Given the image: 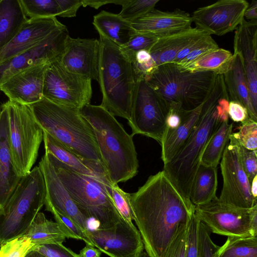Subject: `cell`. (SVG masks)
Here are the masks:
<instances>
[{
  "mask_svg": "<svg viewBox=\"0 0 257 257\" xmlns=\"http://www.w3.org/2000/svg\"><path fill=\"white\" fill-rule=\"evenodd\" d=\"M50 62H43L23 69L0 85L10 100L30 105L43 97L45 71Z\"/></svg>",
  "mask_w": 257,
  "mask_h": 257,
  "instance_id": "18",
  "label": "cell"
},
{
  "mask_svg": "<svg viewBox=\"0 0 257 257\" xmlns=\"http://www.w3.org/2000/svg\"><path fill=\"white\" fill-rule=\"evenodd\" d=\"M31 238L36 247L39 245L63 243L66 238H72L57 222L46 218L39 212L26 232L23 235Z\"/></svg>",
  "mask_w": 257,
  "mask_h": 257,
  "instance_id": "30",
  "label": "cell"
},
{
  "mask_svg": "<svg viewBox=\"0 0 257 257\" xmlns=\"http://www.w3.org/2000/svg\"><path fill=\"white\" fill-rule=\"evenodd\" d=\"M233 48L241 57L251 102L257 112V20L244 19L235 30Z\"/></svg>",
  "mask_w": 257,
  "mask_h": 257,
  "instance_id": "20",
  "label": "cell"
},
{
  "mask_svg": "<svg viewBox=\"0 0 257 257\" xmlns=\"http://www.w3.org/2000/svg\"><path fill=\"white\" fill-rule=\"evenodd\" d=\"M101 253L99 249L86 244V246L80 251L79 254L81 257H100Z\"/></svg>",
  "mask_w": 257,
  "mask_h": 257,
  "instance_id": "50",
  "label": "cell"
},
{
  "mask_svg": "<svg viewBox=\"0 0 257 257\" xmlns=\"http://www.w3.org/2000/svg\"><path fill=\"white\" fill-rule=\"evenodd\" d=\"M0 247V257H25L36 245L30 238L23 235L5 242Z\"/></svg>",
  "mask_w": 257,
  "mask_h": 257,
  "instance_id": "38",
  "label": "cell"
},
{
  "mask_svg": "<svg viewBox=\"0 0 257 257\" xmlns=\"http://www.w3.org/2000/svg\"><path fill=\"white\" fill-rule=\"evenodd\" d=\"M34 249L47 257H81L79 254L65 247L62 243L39 245Z\"/></svg>",
  "mask_w": 257,
  "mask_h": 257,
  "instance_id": "47",
  "label": "cell"
},
{
  "mask_svg": "<svg viewBox=\"0 0 257 257\" xmlns=\"http://www.w3.org/2000/svg\"><path fill=\"white\" fill-rule=\"evenodd\" d=\"M25 257H47L38 251L33 249L29 251Z\"/></svg>",
  "mask_w": 257,
  "mask_h": 257,
  "instance_id": "55",
  "label": "cell"
},
{
  "mask_svg": "<svg viewBox=\"0 0 257 257\" xmlns=\"http://www.w3.org/2000/svg\"><path fill=\"white\" fill-rule=\"evenodd\" d=\"M46 186V210L54 209L68 217L85 231L89 230L88 219L79 210L58 176L46 154L39 163Z\"/></svg>",
  "mask_w": 257,
  "mask_h": 257,
  "instance_id": "17",
  "label": "cell"
},
{
  "mask_svg": "<svg viewBox=\"0 0 257 257\" xmlns=\"http://www.w3.org/2000/svg\"><path fill=\"white\" fill-rule=\"evenodd\" d=\"M69 37L68 29L63 25L36 46L0 63V85L14 74L31 66L60 59Z\"/></svg>",
  "mask_w": 257,
  "mask_h": 257,
  "instance_id": "14",
  "label": "cell"
},
{
  "mask_svg": "<svg viewBox=\"0 0 257 257\" xmlns=\"http://www.w3.org/2000/svg\"><path fill=\"white\" fill-rule=\"evenodd\" d=\"M216 76L209 71H183L174 64L166 63L158 66L145 79L168 111L174 103L181 104L186 110L200 105L210 92Z\"/></svg>",
  "mask_w": 257,
  "mask_h": 257,
  "instance_id": "7",
  "label": "cell"
},
{
  "mask_svg": "<svg viewBox=\"0 0 257 257\" xmlns=\"http://www.w3.org/2000/svg\"><path fill=\"white\" fill-rule=\"evenodd\" d=\"M90 124L101 157V163L112 184L125 182L138 172L139 161L133 137L100 105L90 103L80 110Z\"/></svg>",
  "mask_w": 257,
  "mask_h": 257,
  "instance_id": "3",
  "label": "cell"
},
{
  "mask_svg": "<svg viewBox=\"0 0 257 257\" xmlns=\"http://www.w3.org/2000/svg\"><path fill=\"white\" fill-rule=\"evenodd\" d=\"M217 167L199 166L196 173L190 200L194 206L206 204L217 197Z\"/></svg>",
  "mask_w": 257,
  "mask_h": 257,
  "instance_id": "31",
  "label": "cell"
},
{
  "mask_svg": "<svg viewBox=\"0 0 257 257\" xmlns=\"http://www.w3.org/2000/svg\"><path fill=\"white\" fill-rule=\"evenodd\" d=\"M248 5L245 0H219L197 9L191 17L196 28L221 36L236 29Z\"/></svg>",
  "mask_w": 257,
  "mask_h": 257,
  "instance_id": "15",
  "label": "cell"
},
{
  "mask_svg": "<svg viewBox=\"0 0 257 257\" xmlns=\"http://www.w3.org/2000/svg\"><path fill=\"white\" fill-rule=\"evenodd\" d=\"M109 194L121 218L128 223H133L134 216L131 206V194L123 191L117 184H111Z\"/></svg>",
  "mask_w": 257,
  "mask_h": 257,
  "instance_id": "40",
  "label": "cell"
},
{
  "mask_svg": "<svg viewBox=\"0 0 257 257\" xmlns=\"http://www.w3.org/2000/svg\"><path fill=\"white\" fill-rule=\"evenodd\" d=\"M45 154L79 210L88 219L97 221L98 228H110L122 219L109 194L111 186L79 174L50 153Z\"/></svg>",
  "mask_w": 257,
  "mask_h": 257,
  "instance_id": "6",
  "label": "cell"
},
{
  "mask_svg": "<svg viewBox=\"0 0 257 257\" xmlns=\"http://www.w3.org/2000/svg\"><path fill=\"white\" fill-rule=\"evenodd\" d=\"M45 152L54 156L77 173L98 179L110 186L105 170L100 163L86 160L76 155L43 131Z\"/></svg>",
  "mask_w": 257,
  "mask_h": 257,
  "instance_id": "24",
  "label": "cell"
},
{
  "mask_svg": "<svg viewBox=\"0 0 257 257\" xmlns=\"http://www.w3.org/2000/svg\"><path fill=\"white\" fill-rule=\"evenodd\" d=\"M48 211L53 214L56 222L71 235L72 238L82 240L86 244L94 246L87 234L86 231L81 228L71 219L54 209H50Z\"/></svg>",
  "mask_w": 257,
  "mask_h": 257,
  "instance_id": "42",
  "label": "cell"
},
{
  "mask_svg": "<svg viewBox=\"0 0 257 257\" xmlns=\"http://www.w3.org/2000/svg\"><path fill=\"white\" fill-rule=\"evenodd\" d=\"M223 77L229 101H236L242 105L247 109L249 117L257 121V112L251 102L242 59L237 51L234 50L229 68Z\"/></svg>",
  "mask_w": 257,
  "mask_h": 257,
  "instance_id": "25",
  "label": "cell"
},
{
  "mask_svg": "<svg viewBox=\"0 0 257 257\" xmlns=\"http://www.w3.org/2000/svg\"><path fill=\"white\" fill-rule=\"evenodd\" d=\"M93 24L99 35H103L120 47L136 33L131 23L118 14L102 11L93 17Z\"/></svg>",
  "mask_w": 257,
  "mask_h": 257,
  "instance_id": "28",
  "label": "cell"
},
{
  "mask_svg": "<svg viewBox=\"0 0 257 257\" xmlns=\"http://www.w3.org/2000/svg\"><path fill=\"white\" fill-rule=\"evenodd\" d=\"M223 179L218 198L223 203L251 208L257 204L250 192V184L242 168L237 142L230 135L220 163Z\"/></svg>",
  "mask_w": 257,
  "mask_h": 257,
  "instance_id": "13",
  "label": "cell"
},
{
  "mask_svg": "<svg viewBox=\"0 0 257 257\" xmlns=\"http://www.w3.org/2000/svg\"><path fill=\"white\" fill-rule=\"evenodd\" d=\"M28 19L20 0L0 1V49L12 41Z\"/></svg>",
  "mask_w": 257,
  "mask_h": 257,
  "instance_id": "29",
  "label": "cell"
},
{
  "mask_svg": "<svg viewBox=\"0 0 257 257\" xmlns=\"http://www.w3.org/2000/svg\"><path fill=\"white\" fill-rule=\"evenodd\" d=\"M219 48L217 44L211 37L207 35L199 39L194 49L180 62L174 64L180 68L184 66L205 54ZM173 64V63H172Z\"/></svg>",
  "mask_w": 257,
  "mask_h": 257,
  "instance_id": "41",
  "label": "cell"
},
{
  "mask_svg": "<svg viewBox=\"0 0 257 257\" xmlns=\"http://www.w3.org/2000/svg\"><path fill=\"white\" fill-rule=\"evenodd\" d=\"M222 121L211 137L202 154L201 164L217 167L232 133L233 123Z\"/></svg>",
  "mask_w": 257,
  "mask_h": 257,
  "instance_id": "33",
  "label": "cell"
},
{
  "mask_svg": "<svg viewBox=\"0 0 257 257\" xmlns=\"http://www.w3.org/2000/svg\"><path fill=\"white\" fill-rule=\"evenodd\" d=\"M159 0H124L118 15L131 23L154 9Z\"/></svg>",
  "mask_w": 257,
  "mask_h": 257,
  "instance_id": "36",
  "label": "cell"
},
{
  "mask_svg": "<svg viewBox=\"0 0 257 257\" xmlns=\"http://www.w3.org/2000/svg\"><path fill=\"white\" fill-rule=\"evenodd\" d=\"M192 22L190 14L179 9L165 12L154 9L131 24L136 33L160 38L189 29Z\"/></svg>",
  "mask_w": 257,
  "mask_h": 257,
  "instance_id": "21",
  "label": "cell"
},
{
  "mask_svg": "<svg viewBox=\"0 0 257 257\" xmlns=\"http://www.w3.org/2000/svg\"><path fill=\"white\" fill-rule=\"evenodd\" d=\"M203 103L193 110H187L177 127L164 132L160 144L164 164L170 161L188 140L199 120Z\"/></svg>",
  "mask_w": 257,
  "mask_h": 257,
  "instance_id": "27",
  "label": "cell"
},
{
  "mask_svg": "<svg viewBox=\"0 0 257 257\" xmlns=\"http://www.w3.org/2000/svg\"><path fill=\"white\" fill-rule=\"evenodd\" d=\"M228 115L233 122L241 123L249 118L247 109L239 103L234 101H230L229 102Z\"/></svg>",
  "mask_w": 257,
  "mask_h": 257,
  "instance_id": "49",
  "label": "cell"
},
{
  "mask_svg": "<svg viewBox=\"0 0 257 257\" xmlns=\"http://www.w3.org/2000/svg\"><path fill=\"white\" fill-rule=\"evenodd\" d=\"M60 10L59 17L71 18L76 16L77 11L82 6V0H57Z\"/></svg>",
  "mask_w": 257,
  "mask_h": 257,
  "instance_id": "48",
  "label": "cell"
},
{
  "mask_svg": "<svg viewBox=\"0 0 257 257\" xmlns=\"http://www.w3.org/2000/svg\"><path fill=\"white\" fill-rule=\"evenodd\" d=\"M134 257H149V256L146 251H143L141 253Z\"/></svg>",
  "mask_w": 257,
  "mask_h": 257,
  "instance_id": "56",
  "label": "cell"
},
{
  "mask_svg": "<svg viewBox=\"0 0 257 257\" xmlns=\"http://www.w3.org/2000/svg\"><path fill=\"white\" fill-rule=\"evenodd\" d=\"M29 106L44 132L79 157L101 163L92 129L79 109L54 103L44 97Z\"/></svg>",
  "mask_w": 257,
  "mask_h": 257,
  "instance_id": "4",
  "label": "cell"
},
{
  "mask_svg": "<svg viewBox=\"0 0 257 257\" xmlns=\"http://www.w3.org/2000/svg\"><path fill=\"white\" fill-rule=\"evenodd\" d=\"M60 59L50 63L46 70L43 96L58 104L80 110L90 103L91 80L68 70Z\"/></svg>",
  "mask_w": 257,
  "mask_h": 257,
  "instance_id": "10",
  "label": "cell"
},
{
  "mask_svg": "<svg viewBox=\"0 0 257 257\" xmlns=\"http://www.w3.org/2000/svg\"><path fill=\"white\" fill-rule=\"evenodd\" d=\"M135 220L149 257H161L178 228L187 224L195 206L187 202L163 170L131 194Z\"/></svg>",
  "mask_w": 257,
  "mask_h": 257,
  "instance_id": "1",
  "label": "cell"
},
{
  "mask_svg": "<svg viewBox=\"0 0 257 257\" xmlns=\"http://www.w3.org/2000/svg\"><path fill=\"white\" fill-rule=\"evenodd\" d=\"M238 144L242 166L250 184L257 175V150H249Z\"/></svg>",
  "mask_w": 257,
  "mask_h": 257,
  "instance_id": "46",
  "label": "cell"
},
{
  "mask_svg": "<svg viewBox=\"0 0 257 257\" xmlns=\"http://www.w3.org/2000/svg\"><path fill=\"white\" fill-rule=\"evenodd\" d=\"M200 223V221L194 213L187 225L185 257H198Z\"/></svg>",
  "mask_w": 257,
  "mask_h": 257,
  "instance_id": "43",
  "label": "cell"
},
{
  "mask_svg": "<svg viewBox=\"0 0 257 257\" xmlns=\"http://www.w3.org/2000/svg\"><path fill=\"white\" fill-rule=\"evenodd\" d=\"M14 166L6 102L0 106V210L6 204L21 178Z\"/></svg>",
  "mask_w": 257,
  "mask_h": 257,
  "instance_id": "23",
  "label": "cell"
},
{
  "mask_svg": "<svg viewBox=\"0 0 257 257\" xmlns=\"http://www.w3.org/2000/svg\"><path fill=\"white\" fill-rule=\"evenodd\" d=\"M188 223L181 225L178 228L173 239L161 257H185Z\"/></svg>",
  "mask_w": 257,
  "mask_h": 257,
  "instance_id": "44",
  "label": "cell"
},
{
  "mask_svg": "<svg viewBox=\"0 0 257 257\" xmlns=\"http://www.w3.org/2000/svg\"><path fill=\"white\" fill-rule=\"evenodd\" d=\"M63 25L56 17L29 19L12 41L0 49V63L36 46Z\"/></svg>",
  "mask_w": 257,
  "mask_h": 257,
  "instance_id": "22",
  "label": "cell"
},
{
  "mask_svg": "<svg viewBox=\"0 0 257 257\" xmlns=\"http://www.w3.org/2000/svg\"><path fill=\"white\" fill-rule=\"evenodd\" d=\"M208 34L202 30L192 27L158 38L149 52L158 66L169 63L173 61L177 55L184 48Z\"/></svg>",
  "mask_w": 257,
  "mask_h": 257,
  "instance_id": "26",
  "label": "cell"
},
{
  "mask_svg": "<svg viewBox=\"0 0 257 257\" xmlns=\"http://www.w3.org/2000/svg\"><path fill=\"white\" fill-rule=\"evenodd\" d=\"M24 12L29 19L59 16L60 10L57 0H20Z\"/></svg>",
  "mask_w": 257,
  "mask_h": 257,
  "instance_id": "35",
  "label": "cell"
},
{
  "mask_svg": "<svg viewBox=\"0 0 257 257\" xmlns=\"http://www.w3.org/2000/svg\"><path fill=\"white\" fill-rule=\"evenodd\" d=\"M240 146L249 150L257 149V121L248 118L241 123L237 132L230 135Z\"/></svg>",
  "mask_w": 257,
  "mask_h": 257,
  "instance_id": "39",
  "label": "cell"
},
{
  "mask_svg": "<svg viewBox=\"0 0 257 257\" xmlns=\"http://www.w3.org/2000/svg\"><path fill=\"white\" fill-rule=\"evenodd\" d=\"M115 0H110V1H92V0H82V6L86 7L90 6L91 7L94 8L96 9H97L102 5L113 3L114 4Z\"/></svg>",
  "mask_w": 257,
  "mask_h": 257,
  "instance_id": "53",
  "label": "cell"
},
{
  "mask_svg": "<svg viewBox=\"0 0 257 257\" xmlns=\"http://www.w3.org/2000/svg\"><path fill=\"white\" fill-rule=\"evenodd\" d=\"M46 186L39 166L23 176L0 210V246L23 236L45 204Z\"/></svg>",
  "mask_w": 257,
  "mask_h": 257,
  "instance_id": "8",
  "label": "cell"
},
{
  "mask_svg": "<svg viewBox=\"0 0 257 257\" xmlns=\"http://www.w3.org/2000/svg\"><path fill=\"white\" fill-rule=\"evenodd\" d=\"M1 1V0H0Z\"/></svg>",
  "mask_w": 257,
  "mask_h": 257,
  "instance_id": "57",
  "label": "cell"
},
{
  "mask_svg": "<svg viewBox=\"0 0 257 257\" xmlns=\"http://www.w3.org/2000/svg\"><path fill=\"white\" fill-rule=\"evenodd\" d=\"M167 110L145 79H138L128 123L131 136L140 134L162 142L166 128Z\"/></svg>",
  "mask_w": 257,
  "mask_h": 257,
  "instance_id": "11",
  "label": "cell"
},
{
  "mask_svg": "<svg viewBox=\"0 0 257 257\" xmlns=\"http://www.w3.org/2000/svg\"><path fill=\"white\" fill-rule=\"evenodd\" d=\"M86 233L94 246L110 257H134L144 251L139 231L123 219L110 228L89 229Z\"/></svg>",
  "mask_w": 257,
  "mask_h": 257,
  "instance_id": "16",
  "label": "cell"
},
{
  "mask_svg": "<svg viewBox=\"0 0 257 257\" xmlns=\"http://www.w3.org/2000/svg\"><path fill=\"white\" fill-rule=\"evenodd\" d=\"M99 41L100 105L113 115L129 120L138 81L132 63L111 40L99 35Z\"/></svg>",
  "mask_w": 257,
  "mask_h": 257,
  "instance_id": "5",
  "label": "cell"
},
{
  "mask_svg": "<svg viewBox=\"0 0 257 257\" xmlns=\"http://www.w3.org/2000/svg\"><path fill=\"white\" fill-rule=\"evenodd\" d=\"M158 38L147 34L136 33L129 41L119 47L122 53L132 63L136 54L142 50L149 52Z\"/></svg>",
  "mask_w": 257,
  "mask_h": 257,
  "instance_id": "37",
  "label": "cell"
},
{
  "mask_svg": "<svg viewBox=\"0 0 257 257\" xmlns=\"http://www.w3.org/2000/svg\"><path fill=\"white\" fill-rule=\"evenodd\" d=\"M6 103L14 164L18 174L23 177L31 171L37 159L43 131L29 105L10 100Z\"/></svg>",
  "mask_w": 257,
  "mask_h": 257,
  "instance_id": "9",
  "label": "cell"
},
{
  "mask_svg": "<svg viewBox=\"0 0 257 257\" xmlns=\"http://www.w3.org/2000/svg\"><path fill=\"white\" fill-rule=\"evenodd\" d=\"M232 58L233 54L230 51L218 48L184 66L177 67L190 73L209 71L216 75H223L229 69Z\"/></svg>",
  "mask_w": 257,
  "mask_h": 257,
  "instance_id": "32",
  "label": "cell"
},
{
  "mask_svg": "<svg viewBox=\"0 0 257 257\" xmlns=\"http://www.w3.org/2000/svg\"><path fill=\"white\" fill-rule=\"evenodd\" d=\"M211 232L201 221L199 229V250L198 257H215L219 248L210 237Z\"/></svg>",
  "mask_w": 257,
  "mask_h": 257,
  "instance_id": "45",
  "label": "cell"
},
{
  "mask_svg": "<svg viewBox=\"0 0 257 257\" xmlns=\"http://www.w3.org/2000/svg\"><path fill=\"white\" fill-rule=\"evenodd\" d=\"M229 102L223 75H217L203 103L199 120L188 140L175 156L164 164L163 171L188 202L191 203V189L204 150L222 121L229 119Z\"/></svg>",
  "mask_w": 257,
  "mask_h": 257,
  "instance_id": "2",
  "label": "cell"
},
{
  "mask_svg": "<svg viewBox=\"0 0 257 257\" xmlns=\"http://www.w3.org/2000/svg\"><path fill=\"white\" fill-rule=\"evenodd\" d=\"M194 213L212 233L228 236H253L252 216L257 204L251 208L237 207L223 203L218 198L201 205L195 206Z\"/></svg>",
  "mask_w": 257,
  "mask_h": 257,
  "instance_id": "12",
  "label": "cell"
},
{
  "mask_svg": "<svg viewBox=\"0 0 257 257\" xmlns=\"http://www.w3.org/2000/svg\"><path fill=\"white\" fill-rule=\"evenodd\" d=\"M99 41L69 37L60 60L69 71L98 81Z\"/></svg>",
  "mask_w": 257,
  "mask_h": 257,
  "instance_id": "19",
  "label": "cell"
},
{
  "mask_svg": "<svg viewBox=\"0 0 257 257\" xmlns=\"http://www.w3.org/2000/svg\"><path fill=\"white\" fill-rule=\"evenodd\" d=\"M244 18L249 21L257 20V1L253 0L248 5L244 14Z\"/></svg>",
  "mask_w": 257,
  "mask_h": 257,
  "instance_id": "51",
  "label": "cell"
},
{
  "mask_svg": "<svg viewBox=\"0 0 257 257\" xmlns=\"http://www.w3.org/2000/svg\"><path fill=\"white\" fill-rule=\"evenodd\" d=\"M215 257H257V237L228 236Z\"/></svg>",
  "mask_w": 257,
  "mask_h": 257,
  "instance_id": "34",
  "label": "cell"
},
{
  "mask_svg": "<svg viewBox=\"0 0 257 257\" xmlns=\"http://www.w3.org/2000/svg\"><path fill=\"white\" fill-rule=\"evenodd\" d=\"M151 59L152 56L148 51L146 50H142L138 51L136 54L135 60L133 62L143 63L149 61Z\"/></svg>",
  "mask_w": 257,
  "mask_h": 257,
  "instance_id": "52",
  "label": "cell"
},
{
  "mask_svg": "<svg viewBox=\"0 0 257 257\" xmlns=\"http://www.w3.org/2000/svg\"><path fill=\"white\" fill-rule=\"evenodd\" d=\"M250 192L254 199L257 200V175L254 177L250 183Z\"/></svg>",
  "mask_w": 257,
  "mask_h": 257,
  "instance_id": "54",
  "label": "cell"
}]
</instances>
